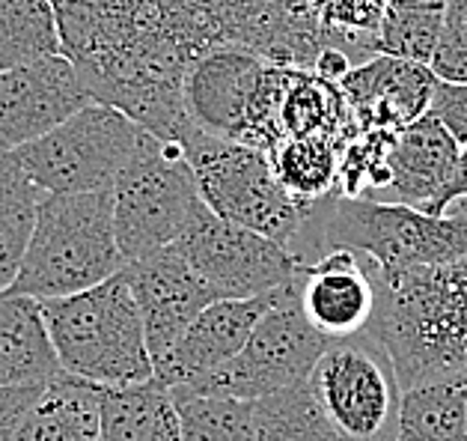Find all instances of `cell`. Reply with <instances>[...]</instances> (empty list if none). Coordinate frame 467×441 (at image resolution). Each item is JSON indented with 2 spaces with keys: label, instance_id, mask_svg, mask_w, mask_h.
<instances>
[{
  "label": "cell",
  "instance_id": "d6a6232c",
  "mask_svg": "<svg viewBox=\"0 0 467 441\" xmlns=\"http://www.w3.org/2000/svg\"><path fill=\"white\" fill-rule=\"evenodd\" d=\"M464 218H467V212H464Z\"/></svg>",
  "mask_w": 467,
  "mask_h": 441
},
{
  "label": "cell",
  "instance_id": "cb8c5ba5",
  "mask_svg": "<svg viewBox=\"0 0 467 441\" xmlns=\"http://www.w3.org/2000/svg\"><path fill=\"white\" fill-rule=\"evenodd\" d=\"M63 54L51 0H0V72Z\"/></svg>",
  "mask_w": 467,
  "mask_h": 441
},
{
  "label": "cell",
  "instance_id": "7c38bea8",
  "mask_svg": "<svg viewBox=\"0 0 467 441\" xmlns=\"http://www.w3.org/2000/svg\"><path fill=\"white\" fill-rule=\"evenodd\" d=\"M89 101L81 72L63 54L0 72V152L45 138Z\"/></svg>",
  "mask_w": 467,
  "mask_h": 441
},
{
  "label": "cell",
  "instance_id": "603a6c76",
  "mask_svg": "<svg viewBox=\"0 0 467 441\" xmlns=\"http://www.w3.org/2000/svg\"><path fill=\"white\" fill-rule=\"evenodd\" d=\"M343 150V141L327 138V134H310V138H283L268 152V158L280 185L292 197L313 206V203L337 194Z\"/></svg>",
  "mask_w": 467,
  "mask_h": 441
},
{
  "label": "cell",
  "instance_id": "1f68e13d",
  "mask_svg": "<svg viewBox=\"0 0 467 441\" xmlns=\"http://www.w3.org/2000/svg\"><path fill=\"white\" fill-rule=\"evenodd\" d=\"M464 215L467 212V146L459 150V162H455V171L450 176L447 188H443L441 200L435 203L431 215Z\"/></svg>",
  "mask_w": 467,
  "mask_h": 441
},
{
  "label": "cell",
  "instance_id": "6da1fadb",
  "mask_svg": "<svg viewBox=\"0 0 467 441\" xmlns=\"http://www.w3.org/2000/svg\"><path fill=\"white\" fill-rule=\"evenodd\" d=\"M375 280L379 310L369 334L387 349L402 391L467 388V257Z\"/></svg>",
  "mask_w": 467,
  "mask_h": 441
},
{
  "label": "cell",
  "instance_id": "484cf974",
  "mask_svg": "<svg viewBox=\"0 0 467 441\" xmlns=\"http://www.w3.org/2000/svg\"><path fill=\"white\" fill-rule=\"evenodd\" d=\"M396 441H467V388L426 384L402 391Z\"/></svg>",
  "mask_w": 467,
  "mask_h": 441
},
{
  "label": "cell",
  "instance_id": "277c9868",
  "mask_svg": "<svg viewBox=\"0 0 467 441\" xmlns=\"http://www.w3.org/2000/svg\"><path fill=\"white\" fill-rule=\"evenodd\" d=\"M125 268L113 230V188L45 194L13 289L39 301L105 284Z\"/></svg>",
  "mask_w": 467,
  "mask_h": 441
},
{
  "label": "cell",
  "instance_id": "ba28073f",
  "mask_svg": "<svg viewBox=\"0 0 467 441\" xmlns=\"http://www.w3.org/2000/svg\"><path fill=\"white\" fill-rule=\"evenodd\" d=\"M318 405L348 441H396L402 384L379 337L334 341L306 376Z\"/></svg>",
  "mask_w": 467,
  "mask_h": 441
},
{
  "label": "cell",
  "instance_id": "52a82bcc",
  "mask_svg": "<svg viewBox=\"0 0 467 441\" xmlns=\"http://www.w3.org/2000/svg\"><path fill=\"white\" fill-rule=\"evenodd\" d=\"M143 134L146 129L122 110L89 101L45 138L16 150V158L45 194L110 191Z\"/></svg>",
  "mask_w": 467,
  "mask_h": 441
},
{
  "label": "cell",
  "instance_id": "44dd1931",
  "mask_svg": "<svg viewBox=\"0 0 467 441\" xmlns=\"http://www.w3.org/2000/svg\"><path fill=\"white\" fill-rule=\"evenodd\" d=\"M280 134L283 138L327 134L348 143L358 134V126L343 87L313 69H289L286 93L280 101Z\"/></svg>",
  "mask_w": 467,
  "mask_h": 441
},
{
  "label": "cell",
  "instance_id": "4fadbf2b",
  "mask_svg": "<svg viewBox=\"0 0 467 441\" xmlns=\"http://www.w3.org/2000/svg\"><path fill=\"white\" fill-rule=\"evenodd\" d=\"M122 275L129 280L134 301L140 308L152 364L179 343V337L188 331V325L212 301H218L214 289L197 275V268L188 263V257L176 245L146 259L125 263Z\"/></svg>",
  "mask_w": 467,
  "mask_h": 441
},
{
  "label": "cell",
  "instance_id": "f1b7e54d",
  "mask_svg": "<svg viewBox=\"0 0 467 441\" xmlns=\"http://www.w3.org/2000/svg\"><path fill=\"white\" fill-rule=\"evenodd\" d=\"M429 69L438 81L467 84V0H450Z\"/></svg>",
  "mask_w": 467,
  "mask_h": 441
},
{
  "label": "cell",
  "instance_id": "d4e9b609",
  "mask_svg": "<svg viewBox=\"0 0 467 441\" xmlns=\"http://www.w3.org/2000/svg\"><path fill=\"white\" fill-rule=\"evenodd\" d=\"M259 441H348L318 405L310 382L254 400Z\"/></svg>",
  "mask_w": 467,
  "mask_h": 441
},
{
  "label": "cell",
  "instance_id": "9c48e42d",
  "mask_svg": "<svg viewBox=\"0 0 467 441\" xmlns=\"http://www.w3.org/2000/svg\"><path fill=\"white\" fill-rule=\"evenodd\" d=\"M330 343L334 341H327L306 322L289 284L280 289L271 310L256 322L242 352L193 388L173 394H206V397H235L254 403L304 382Z\"/></svg>",
  "mask_w": 467,
  "mask_h": 441
},
{
  "label": "cell",
  "instance_id": "7402d4cb",
  "mask_svg": "<svg viewBox=\"0 0 467 441\" xmlns=\"http://www.w3.org/2000/svg\"><path fill=\"white\" fill-rule=\"evenodd\" d=\"M42 197L45 191L25 173L16 152H0V289L16 284Z\"/></svg>",
  "mask_w": 467,
  "mask_h": 441
},
{
  "label": "cell",
  "instance_id": "7a4b0ae2",
  "mask_svg": "<svg viewBox=\"0 0 467 441\" xmlns=\"http://www.w3.org/2000/svg\"><path fill=\"white\" fill-rule=\"evenodd\" d=\"M330 247L358 251L379 278H396L467 257V218L455 212L429 215L405 203L330 194L313 206L295 254L310 263Z\"/></svg>",
  "mask_w": 467,
  "mask_h": 441
},
{
  "label": "cell",
  "instance_id": "e0dca14e",
  "mask_svg": "<svg viewBox=\"0 0 467 441\" xmlns=\"http://www.w3.org/2000/svg\"><path fill=\"white\" fill-rule=\"evenodd\" d=\"M459 150L462 146L447 131V126L435 114H423L396 134L393 150L387 155L390 183L381 191V194H387L384 200L405 203V206L431 215L455 171Z\"/></svg>",
  "mask_w": 467,
  "mask_h": 441
},
{
  "label": "cell",
  "instance_id": "d6986e66",
  "mask_svg": "<svg viewBox=\"0 0 467 441\" xmlns=\"http://www.w3.org/2000/svg\"><path fill=\"white\" fill-rule=\"evenodd\" d=\"M18 441H101V384L69 373L45 382Z\"/></svg>",
  "mask_w": 467,
  "mask_h": 441
},
{
  "label": "cell",
  "instance_id": "ffe728a7",
  "mask_svg": "<svg viewBox=\"0 0 467 441\" xmlns=\"http://www.w3.org/2000/svg\"><path fill=\"white\" fill-rule=\"evenodd\" d=\"M101 441H182L173 391L155 379L101 388Z\"/></svg>",
  "mask_w": 467,
  "mask_h": 441
},
{
  "label": "cell",
  "instance_id": "f546056e",
  "mask_svg": "<svg viewBox=\"0 0 467 441\" xmlns=\"http://www.w3.org/2000/svg\"><path fill=\"white\" fill-rule=\"evenodd\" d=\"M429 114H435L459 146H467V84L438 81Z\"/></svg>",
  "mask_w": 467,
  "mask_h": 441
},
{
  "label": "cell",
  "instance_id": "ac0fdd59",
  "mask_svg": "<svg viewBox=\"0 0 467 441\" xmlns=\"http://www.w3.org/2000/svg\"><path fill=\"white\" fill-rule=\"evenodd\" d=\"M60 373L42 301L13 287L0 289V388L45 384Z\"/></svg>",
  "mask_w": 467,
  "mask_h": 441
},
{
  "label": "cell",
  "instance_id": "8992f818",
  "mask_svg": "<svg viewBox=\"0 0 467 441\" xmlns=\"http://www.w3.org/2000/svg\"><path fill=\"white\" fill-rule=\"evenodd\" d=\"M209 212L185 152L146 131L113 185V230L125 263L176 245Z\"/></svg>",
  "mask_w": 467,
  "mask_h": 441
},
{
  "label": "cell",
  "instance_id": "3957f363",
  "mask_svg": "<svg viewBox=\"0 0 467 441\" xmlns=\"http://www.w3.org/2000/svg\"><path fill=\"white\" fill-rule=\"evenodd\" d=\"M42 313L63 373L101 388L155 379L143 316L122 271L93 289L42 301Z\"/></svg>",
  "mask_w": 467,
  "mask_h": 441
},
{
  "label": "cell",
  "instance_id": "4316f807",
  "mask_svg": "<svg viewBox=\"0 0 467 441\" xmlns=\"http://www.w3.org/2000/svg\"><path fill=\"white\" fill-rule=\"evenodd\" d=\"M447 4L450 0H387L375 42L379 54L429 66L441 39Z\"/></svg>",
  "mask_w": 467,
  "mask_h": 441
},
{
  "label": "cell",
  "instance_id": "4dcf8cb0",
  "mask_svg": "<svg viewBox=\"0 0 467 441\" xmlns=\"http://www.w3.org/2000/svg\"><path fill=\"white\" fill-rule=\"evenodd\" d=\"M42 384L27 388H0V441H18L30 405L36 403Z\"/></svg>",
  "mask_w": 467,
  "mask_h": 441
},
{
  "label": "cell",
  "instance_id": "5b68a950",
  "mask_svg": "<svg viewBox=\"0 0 467 441\" xmlns=\"http://www.w3.org/2000/svg\"><path fill=\"white\" fill-rule=\"evenodd\" d=\"M176 143L188 158L202 200L218 218L262 233L295 251L316 203H301L280 185L265 150L214 138L193 122H188Z\"/></svg>",
  "mask_w": 467,
  "mask_h": 441
},
{
  "label": "cell",
  "instance_id": "9a60e30c",
  "mask_svg": "<svg viewBox=\"0 0 467 441\" xmlns=\"http://www.w3.org/2000/svg\"><path fill=\"white\" fill-rule=\"evenodd\" d=\"M339 87H343L358 131L399 134L429 114L438 75L426 63L375 54L367 63H358L339 81Z\"/></svg>",
  "mask_w": 467,
  "mask_h": 441
},
{
  "label": "cell",
  "instance_id": "2e32d148",
  "mask_svg": "<svg viewBox=\"0 0 467 441\" xmlns=\"http://www.w3.org/2000/svg\"><path fill=\"white\" fill-rule=\"evenodd\" d=\"M265 60L244 48H212L188 66L185 110L197 129L214 138L242 141Z\"/></svg>",
  "mask_w": 467,
  "mask_h": 441
},
{
  "label": "cell",
  "instance_id": "30bf717a",
  "mask_svg": "<svg viewBox=\"0 0 467 441\" xmlns=\"http://www.w3.org/2000/svg\"><path fill=\"white\" fill-rule=\"evenodd\" d=\"M176 247L218 299H256L289 287L304 263L286 245L223 221L212 209L200 215Z\"/></svg>",
  "mask_w": 467,
  "mask_h": 441
},
{
  "label": "cell",
  "instance_id": "8fae6325",
  "mask_svg": "<svg viewBox=\"0 0 467 441\" xmlns=\"http://www.w3.org/2000/svg\"><path fill=\"white\" fill-rule=\"evenodd\" d=\"M292 289L306 322L327 341L369 331L379 310L375 266L348 247H330L310 263H301Z\"/></svg>",
  "mask_w": 467,
  "mask_h": 441
},
{
  "label": "cell",
  "instance_id": "83f0119b",
  "mask_svg": "<svg viewBox=\"0 0 467 441\" xmlns=\"http://www.w3.org/2000/svg\"><path fill=\"white\" fill-rule=\"evenodd\" d=\"M182 441H259L254 403L206 394H173Z\"/></svg>",
  "mask_w": 467,
  "mask_h": 441
},
{
  "label": "cell",
  "instance_id": "5bb4252c",
  "mask_svg": "<svg viewBox=\"0 0 467 441\" xmlns=\"http://www.w3.org/2000/svg\"><path fill=\"white\" fill-rule=\"evenodd\" d=\"M283 289V287H280ZM280 289L256 299H218L188 325L179 343L155 361V382L170 391L193 388L197 382L221 370L244 349L256 322L271 310Z\"/></svg>",
  "mask_w": 467,
  "mask_h": 441
}]
</instances>
